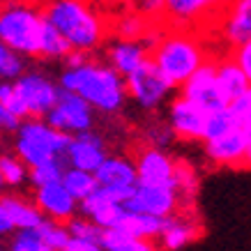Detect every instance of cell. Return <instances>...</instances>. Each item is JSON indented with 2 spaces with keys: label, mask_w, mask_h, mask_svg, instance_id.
I'll return each instance as SVG.
<instances>
[{
  "label": "cell",
  "mask_w": 251,
  "mask_h": 251,
  "mask_svg": "<svg viewBox=\"0 0 251 251\" xmlns=\"http://www.w3.org/2000/svg\"><path fill=\"white\" fill-rule=\"evenodd\" d=\"M228 0H164L161 21L171 28L203 30L219 21Z\"/></svg>",
  "instance_id": "6"
},
{
  "label": "cell",
  "mask_w": 251,
  "mask_h": 251,
  "mask_svg": "<svg viewBox=\"0 0 251 251\" xmlns=\"http://www.w3.org/2000/svg\"><path fill=\"white\" fill-rule=\"evenodd\" d=\"M0 177L5 187H19L28 180V166L16 154H0Z\"/></svg>",
  "instance_id": "32"
},
{
  "label": "cell",
  "mask_w": 251,
  "mask_h": 251,
  "mask_svg": "<svg viewBox=\"0 0 251 251\" xmlns=\"http://www.w3.org/2000/svg\"><path fill=\"white\" fill-rule=\"evenodd\" d=\"M62 251H104L99 247V242H90V240H78V237H69Z\"/></svg>",
  "instance_id": "40"
},
{
  "label": "cell",
  "mask_w": 251,
  "mask_h": 251,
  "mask_svg": "<svg viewBox=\"0 0 251 251\" xmlns=\"http://www.w3.org/2000/svg\"><path fill=\"white\" fill-rule=\"evenodd\" d=\"M230 60L235 62L247 76H251V42H244V44L235 46V51H233V58H230Z\"/></svg>",
  "instance_id": "39"
},
{
  "label": "cell",
  "mask_w": 251,
  "mask_h": 251,
  "mask_svg": "<svg viewBox=\"0 0 251 251\" xmlns=\"http://www.w3.org/2000/svg\"><path fill=\"white\" fill-rule=\"evenodd\" d=\"M2 189H5V182H2V177H0V194H2Z\"/></svg>",
  "instance_id": "45"
},
{
  "label": "cell",
  "mask_w": 251,
  "mask_h": 251,
  "mask_svg": "<svg viewBox=\"0 0 251 251\" xmlns=\"http://www.w3.org/2000/svg\"><path fill=\"white\" fill-rule=\"evenodd\" d=\"M60 182H62V187L72 194V198H74L76 203L83 201V198H88L92 191L99 187L97 180H95V173H88V171L72 168V166L65 168V175H62Z\"/></svg>",
  "instance_id": "28"
},
{
  "label": "cell",
  "mask_w": 251,
  "mask_h": 251,
  "mask_svg": "<svg viewBox=\"0 0 251 251\" xmlns=\"http://www.w3.org/2000/svg\"><path fill=\"white\" fill-rule=\"evenodd\" d=\"M150 58V46L141 42V39H111L106 49V65L115 69L122 78L131 74L136 67H141L145 60Z\"/></svg>",
  "instance_id": "17"
},
{
  "label": "cell",
  "mask_w": 251,
  "mask_h": 251,
  "mask_svg": "<svg viewBox=\"0 0 251 251\" xmlns=\"http://www.w3.org/2000/svg\"><path fill=\"white\" fill-rule=\"evenodd\" d=\"M125 207L131 212L168 219L177 212V194L173 184H136Z\"/></svg>",
  "instance_id": "11"
},
{
  "label": "cell",
  "mask_w": 251,
  "mask_h": 251,
  "mask_svg": "<svg viewBox=\"0 0 251 251\" xmlns=\"http://www.w3.org/2000/svg\"><path fill=\"white\" fill-rule=\"evenodd\" d=\"M0 251H5V249H0Z\"/></svg>",
  "instance_id": "47"
},
{
  "label": "cell",
  "mask_w": 251,
  "mask_h": 251,
  "mask_svg": "<svg viewBox=\"0 0 251 251\" xmlns=\"http://www.w3.org/2000/svg\"><path fill=\"white\" fill-rule=\"evenodd\" d=\"M217 23L230 46L251 42V0H228Z\"/></svg>",
  "instance_id": "18"
},
{
  "label": "cell",
  "mask_w": 251,
  "mask_h": 251,
  "mask_svg": "<svg viewBox=\"0 0 251 251\" xmlns=\"http://www.w3.org/2000/svg\"><path fill=\"white\" fill-rule=\"evenodd\" d=\"M23 72H25L23 55H19L16 51L7 49L5 44H0V78H2V81H14Z\"/></svg>",
  "instance_id": "34"
},
{
  "label": "cell",
  "mask_w": 251,
  "mask_h": 251,
  "mask_svg": "<svg viewBox=\"0 0 251 251\" xmlns=\"http://www.w3.org/2000/svg\"><path fill=\"white\" fill-rule=\"evenodd\" d=\"M173 138V131L168 125H161V122H154L148 127V143L152 145V148H164Z\"/></svg>",
  "instance_id": "37"
},
{
  "label": "cell",
  "mask_w": 251,
  "mask_h": 251,
  "mask_svg": "<svg viewBox=\"0 0 251 251\" xmlns=\"http://www.w3.org/2000/svg\"><path fill=\"white\" fill-rule=\"evenodd\" d=\"M7 2H35V0H0V5H7Z\"/></svg>",
  "instance_id": "44"
},
{
  "label": "cell",
  "mask_w": 251,
  "mask_h": 251,
  "mask_svg": "<svg viewBox=\"0 0 251 251\" xmlns=\"http://www.w3.org/2000/svg\"><path fill=\"white\" fill-rule=\"evenodd\" d=\"M122 210H125V205L115 203L101 187H97L88 198L78 201V212H81V217L90 219L92 224H97L101 230L113 228Z\"/></svg>",
  "instance_id": "19"
},
{
  "label": "cell",
  "mask_w": 251,
  "mask_h": 251,
  "mask_svg": "<svg viewBox=\"0 0 251 251\" xmlns=\"http://www.w3.org/2000/svg\"><path fill=\"white\" fill-rule=\"evenodd\" d=\"M136 184H173V159L161 148L148 145L136 154Z\"/></svg>",
  "instance_id": "16"
},
{
  "label": "cell",
  "mask_w": 251,
  "mask_h": 251,
  "mask_svg": "<svg viewBox=\"0 0 251 251\" xmlns=\"http://www.w3.org/2000/svg\"><path fill=\"white\" fill-rule=\"evenodd\" d=\"M12 233H14V224H12L9 214L5 212V207H2V203H0V237L12 235Z\"/></svg>",
  "instance_id": "42"
},
{
  "label": "cell",
  "mask_w": 251,
  "mask_h": 251,
  "mask_svg": "<svg viewBox=\"0 0 251 251\" xmlns=\"http://www.w3.org/2000/svg\"><path fill=\"white\" fill-rule=\"evenodd\" d=\"M205 118L207 113L194 101L184 99L182 95L171 101L168 111V127L173 131V136H180L184 141H203L205 134Z\"/></svg>",
  "instance_id": "14"
},
{
  "label": "cell",
  "mask_w": 251,
  "mask_h": 251,
  "mask_svg": "<svg viewBox=\"0 0 251 251\" xmlns=\"http://www.w3.org/2000/svg\"><path fill=\"white\" fill-rule=\"evenodd\" d=\"M125 90H127V97H131L141 108H152L161 106L166 97L171 95L173 85L168 83L166 78L159 74V69L152 65V60H148L136 67L131 74L125 76Z\"/></svg>",
  "instance_id": "8"
},
{
  "label": "cell",
  "mask_w": 251,
  "mask_h": 251,
  "mask_svg": "<svg viewBox=\"0 0 251 251\" xmlns=\"http://www.w3.org/2000/svg\"><path fill=\"white\" fill-rule=\"evenodd\" d=\"M44 120L58 131H65L69 136L81 134V131L92 129V122H95V111L88 101L74 95L69 90H58L55 104L49 108V113L44 115Z\"/></svg>",
  "instance_id": "7"
},
{
  "label": "cell",
  "mask_w": 251,
  "mask_h": 251,
  "mask_svg": "<svg viewBox=\"0 0 251 251\" xmlns=\"http://www.w3.org/2000/svg\"><path fill=\"white\" fill-rule=\"evenodd\" d=\"M99 2H106V0H99Z\"/></svg>",
  "instance_id": "46"
},
{
  "label": "cell",
  "mask_w": 251,
  "mask_h": 251,
  "mask_svg": "<svg viewBox=\"0 0 251 251\" xmlns=\"http://www.w3.org/2000/svg\"><path fill=\"white\" fill-rule=\"evenodd\" d=\"M32 230L42 237V242L51 251H62L69 240V233L65 228V224H58V221H51V219H44L37 228H32Z\"/></svg>",
  "instance_id": "31"
},
{
  "label": "cell",
  "mask_w": 251,
  "mask_h": 251,
  "mask_svg": "<svg viewBox=\"0 0 251 251\" xmlns=\"http://www.w3.org/2000/svg\"><path fill=\"white\" fill-rule=\"evenodd\" d=\"M173 187L177 194V210L194 203L198 191V175L187 161H173Z\"/></svg>",
  "instance_id": "26"
},
{
  "label": "cell",
  "mask_w": 251,
  "mask_h": 251,
  "mask_svg": "<svg viewBox=\"0 0 251 251\" xmlns=\"http://www.w3.org/2000/svg\"><path fill=\"white\" fill-rule=\"evenodd\" d=\"M106 159V145H104V138L95 134L92 129L81 131V134H74L69 138V145L65 150V161L67 166L72 168H81V171H88V173H95L97 166Z\"/></svg>",
  "instance_id": "13"
},
{
  "label": "cell",
  "mask_w": 251,
  "mask_h": 251,
  "mask_svg": "<svg viewBox=\"0 0 251 251\" xmlns=\"http://www.w3.org/2000/svg\"><path fill=\"white\" fill-rule=\"evenodd\" d=\"M99 247L104 251H159V247L152 240H143V237L127 235L122 230L104 228L99 237Z\"/></svg>",
  "instance_id": "27"
},
{
  "label": "cell",
  "mask_w": 251,
  "mask_h": 251,
  "mask_svg": "<svg viewBox=\"0 0 251 251\" xmlns=\"http://www.w3.org/2000/svg\"><path fill=\"white\" fill-rule=\"evenodd\" d=\"M99 187H136V168L127 157H108L95 171Z\"/></svg>",
  "instance_id": "22"
},
{
  "label": "cell",
  "mask_w": 251,
  "mask_h": 251,
  "mask_svg": "<svg viewBox=\"0 0 251 251\" xmlns=\"http://www.w3.org/2000/svg\"><path fill=\"white\" fill-rule=\"evenodd\" d=\"M164 221L159 217H150V214H141V212H131V210H122L118 221H115V230H122L127 235L134 237H143V240H157V235L164 228Z\"/></svg>",
  "instance_id": "23"
},
{
  "label": "cell",
  "mask_w": 251,
  "mask_h": 251,
  "mask_svg": "<svg viewBox=\"0 0 251 251\" xmlns=\"http://www.w3.org/2000/svg\"><path fill=\"white\" fill-rule=\"evenodd\" d=\"M14 85L21 95L28 118H44L49 113V108L55 104V97L60 90V85L53 83L42 72H23L14 78Z\"/></svg>",
  "instance_id": "10"
},
{
  "label": "cell",
  "mask_w": 251,
  "mask_h": 251,
  "mask_svg": "<svg viewBox=\"0 0 251 251\" xmlns=\"http://www.w3.org/2000/svg\"><path fill=\"white\" fill-rule=\"evenodd\" d=\"M111 35L120 39H141L148 46H152L159 30H154V21L145 19L134 9H120L118 16H111Z\"/></svg>",
  "instance_id": "20"
},
{
  "label": "cell",
  "mask_w": 251,
  "mask_h": 251,
  "mask_svg": "<svg viewBox=\"0 0 251 251\" xmlns=\"http://www.w3.org/2000/svg\"><path fill=\"white\" fill-rule=\"evenodd\" d=\"M19 122H21L19 118H14L9 111H5V108L0 106V134H2V131H16Z\"/></svg>",
  "instance_id": "41"
},
{
  "label": "cell",
  "mask_w": 251,
  "mask_h": 251,
  "mask_svg": "<svg viewBox=\"0 0 251 251\" xmlns=\"http://www.w3.org/2000/svg\"><path fill=\"white\" fill-rule=\"evenodd\" d=\"M214 74H217V83H219V90L226 101H230V99H235L251 90L249 88L251 76H247L230 58L228 60L217 62V65H214Z\"/></svg>",
  "instance_id": "24"
},
{
  "label": "cell",
  "mask_w": 251,
  "mask_h": 251,
  "mask_svg": "<svg viewBox=\"0 0 251 251\" xmlns=\"http://www.w3.org/2000/svg\"><path fill=\"white\" fill-rule=\"evenodd\" d=\"M35 205H37L39 212L44 214V219L58 221V224H67L78 212V203L62 187V182H51L44 184V187H37L35 189Z\"/></svg>",
  "instance_id": "15"
},
{
  "label": "cell",
  "mask_w": 251,
  "mask_h": 251,
  "mask_svg": "<svg viewBox=\"0 0 251 251\" xmlns=\"http://www.w3.org/2000/svg\"><path fill=\"white\" fill-rule=\"evenodd\" d=\"M207 157L219 166H249L251 127H230L224 134L205 141Z\"/></svg>",
  "instance_id": "9"
},
{
  "label": "cell",
  "mask_w": 251,
  "mask_h": 251,
  "mask_svg": "<svg viewBox=\"0 0 251 251\" xmlns=\"http://www.w3.org/2000/svg\"><path fill=\"white\" fill-rule=\"evenodd\" d=\"M198 237H201V226L196 221L189 219L187 214H182V217L173 214L164 221V228L157 235V240H159L157 247H159V251H177Z\"/></svg>",
  "instance_id": "21"
},
{
  "label": "cell",
  "mask_w": 251,
  "mask_h": 251,
  "mask_svg": "<svg viewBox=\"0 0 251 251\" xmlns=\"http://www.w3.org/2000/svg\"><path fill=\"white\" fill-rule=\"evenodd\" d=\"M65 168H67L65 157H53V159L42 161L37 166L28 168V180L35 184V189L44 187V184H51V182H60L62 175H65Z\"/></svg>",
  "instance_id": "29"
},
{
  "label": "cell",
  "mask_w": 251,
  "mask_h": 251,
  "mask_svg": "<svg viewBox=\"0 0 251 251\" xmlns=\"http://www.w3.org/2000/svg\"><path fill=\"white\" fill-rule=\"evenodd\" d=\"M9 251H51L42 242V237L35 230H16V235L12 237Z\"/></svg>",
  "instance_id": "36"
},
{
  "label": "cell",
  "mask_w": 251,
  "mask_h": 251,
  "mask_svg": "<svg viewBox=\"0 0 251 251\" xmlns=\"http://www.w3.org/2000/svg\"><path fill=\"white\" fill-rule=\"evenodd\" d=\"M134 12L138 14H143L145 19H150V21H161V9H164V0H136L134 2Z\"/></svg>",
  "instance_id": "38"
},
{
  "label": "cell",
  "mask_w": 251,
  "mask_h": 251,
  "mask_svg": "<svg viewBox=\"0 0 251 251\" xmlns=\"http://www.w3.org/2000/svg\"><path fill=\"white\" fill-rule=\"evenodd\" d=\"M150 60L168 83L177 88L207 62L205 44L196 30L187 28H168L159 30L150 46Z\"/></svg>",
  "instance_id": "3"
},
{
  "label": "cell",
  "mask_w": 251,
  "mask_h": 251,
  "mask_svg": "<svg viewBox=\"0 0 251 251\" xmlns=\"http://www.w3.org/2000/svg\"><path fill=\"white\" fill-rule=\"evenodd\" d=\"M182 97L194 101L196 106H201L205 113H212V111H219L224 108L228 101L224 99L219 90V83H217V74H214V62H205L191 74L182 85Z\"/></svg>",
  "instance_id": "12"
},
{
  "label": "cell",
  "mask_w": 251,
  "mask_h": 251,
  "mask_svg": "<svg viewBox=\"0 0 251 251\" xmlns=\"http://www.w3.org/2000/svg\"><path fill=\"white\" fill-rule=\"evenodd\" d=\"M69 237H78V240H90V242H99L101 237V228L97 224H92L90 219L85 217H72V219L65 224Z\"/></svg>",
  "instance_id": "35"
},
{
  "label": "cell",
  "mask_w": 251,
  "mask_h": 251,
  "mask_svg": "<svg viewBox=\"0 0 251 251\" xmlns=\"http://www.w3.org/2000/svg\"><path fill=\"white\" fill-rule=\"evenodd\" d=\"M67 67L60 74V88L78 95L92 111L118 113L127 99L125 78L106 62H97L85 53H72L65 58Z\"/></svg>",
  "instance_id": "2"
},
{
  "label": "cell",
  "mask_w": 251,
  "mask_h": 251,
  "mask_svg": "<svg viewBox=\"0 0 251 251\" xmlns=\"http://www.w3.org/2000/svg\"><path fill=\"white\" fill-rule=\"evenodd\" d=\"M46 19L35 2L0 5V44L23 58H39Z\"/></svg>",
  "instance_id": "4"
},
{
  "label": "cell",
  "mask_w": 251,
  "mask_h": 251,
  "mask_svg": "<svg viewBox=\"0 0 251 251\" xmlns=\"http://www.w3.org/2000/svg\"><path fill=\"white\" fill-rule=\"evenodd\" d=\"M42 14L74 53L90 55L111 37V14L99 0H44Z\"/></svg>",
  "instance_id": "1"
},
{
  "label": "cell",
  "mask_w": 251,
  "mask_h": 251,
  "mask_svg": "<svg viewBox=\"0 0 251 251\" xmlns=\"http://www.w3.org/2000/svg\"><path fill=\"white\" fill-rule=\"evenodd\" d=\"M0 106L9 111V113L19 118V120H25L28 118V111L23 106L21 101V95L16 90L14 81H0Z\"/></svg>",
  "instance_id": "33"
},
{
  "label": "cell",
  "mask_w": 251,
  "mask_h": 251,
  "mask_svg": "<svg viewBox=\"0 0 251 251\" xmlns=\"http://www.w3.org/2000/svg\"><path fill=\"white\" fill-rule=\"evenodd\" d=\"M72 53V49L58 32L46 23L44 35H42V46H39V58H51V60H65Z\"/></svg>",
  "instance_id": "30"
},
{
  "label": "cell",
  "mask_w": 251,
  "mask_h": 251,
  "mask_svg": "<svg viewBox=\"0 0 251 251\" xmlns=\"http://www.w3.org/2000/svg\"><path fill=\"white\" fill-rule=\"evenodd\" d=\"M106 2H108V5H115L118 9H131L136 0H106Z\"/></svg>",
  "instance_id": "43"
},
{
  "label": "cell",
  "mask_w": 251,
  "mask_h": 251,
  "mask_svg": "<svg viewBox=\"0 0 251 251\" xmlns=\"http://www.w3.org/2000/svg\"><path fill=\"white\" fill-rule=\"evenodd\" d=\"M0 203L5 207V212L9 214L12 224H14V230H32L44 221V214L39 212L35 203L21 201L19 196H2Z\"/></svg>",
  "instance_id": "25"
},
{
  "label": "cell",
  "mask_w": 251,
  "mask_h": 251,
  "mask_svg": "<svg viewBox=\"0 0 251 251\" xmlns=\"http://www.w3.org/2000/svg\"><path fill=\"white\" fill-rule=\"evenodd\" d=\"M69 134L53 129L44 118H25L16 127V157L25 166H37L53 157H65L69 145Z\"/></svg>",
  "instance_id": "5"
}]
</instances>
